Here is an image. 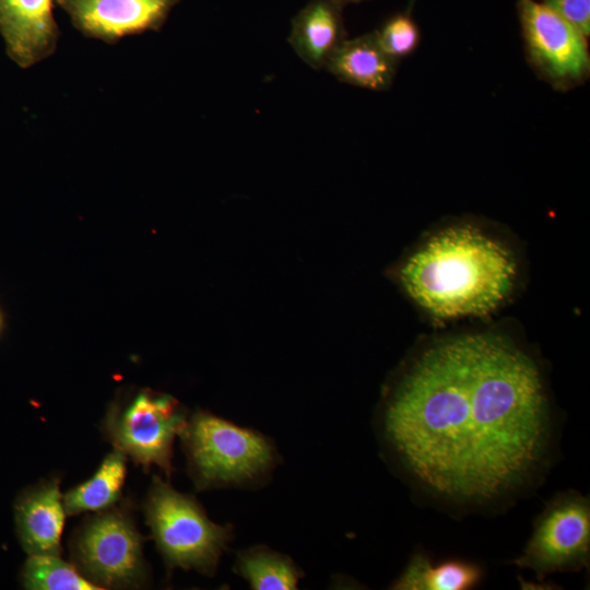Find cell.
<instances>
[{
    "label": "cell",
    "instance_id": "3957f363",
    "mask_svg": "<svg viewBox=\"0 0 590 590\" xmlns=\"http://www.w3.org/2000/svg\"><path fill=\"white\" fill-rule=\"evenodd\" d=\"M179 436L199 491L257 484L278 462L276 449L267 436L205 411L193 413Z\"/></svg>",
    "mask_w": 590,
    "mask_h": 590
},
{
    "label": "cell",
    "instance_id": "7c38bea8",
    "mask_svg": "<svg viewBox=\"0 0 590 590\" xmlns=\"http://www.w3.org/2000/svg\"><path fill=\"white\" fill-rule=\"evenodd\" d=\"M342 10L334 0H310L292 20L287 40L310 68L324 69L346 39Z\"/></svg>",
    "mask_w": 590,
    "mask_h": 590
},
{
    "label": "cell",
    "instance_id": "9a60e30c",
    "mask_svg": "<svg viewBox=\"0 0 590 590\" xmlns=\"http://www.w3.org/2000/svg\"><path fill=\"white\" fill-rule=\"evenodd\" d=\"M127 456L114 449L87 481L63 495L67 515L102 511L110 508L120 497L127 473Z\"/></svg>",
    "mask_w": 590,
    "mask_h": 590
},
{
    "label": "cell",
    "instance_id": "44dd1931",
    "mask_svg": "<svg viewBox=\"0 0 590 590\" xmlns=\"http://www.w3.org/2000/svg\"><path fill=\"white\" fill-rule=\"evenodd\" d=\"M3 324H4V317H3V314H2V311L0 309V334H1L2 330H3Z\"/></svg>",
    "mask_w": 590,
    "mask_h": 590
},
{
    "label": "cell",
    "instance_id": "d6986e66",
    "mask_svg": "<svg viewBox=\"0 0 590 590\" xmlns=\"http://www.w3.org/2000/svg\"><path fill=\"white\" fill-rule=\"evenodd\" d=\"M574 24L587 37L590 35V0H540Z\"/></svg>",
    "mask_w": 590,
    "mask_h": 590
},
{
    "label": "cell",
    "instance_id": "ffe728a7",
    "mask_svg": "<svg viewBox=\"0 0 590 590\" xmlns=\"http://www.w3.org/2000/svg\"><path fill=\"white\" fill-rule=\"evenodd\" d=\"M338 4H340L342 8H344V5L346 4H351V3H359L362 1H366V0H334Z\"/></svg>",
    "mask_w": 590,
    "mask_h": 590
},
{
    "label": "cell",
    "instance_id": "9c48e42d",
    "mask_svg": "<svg viewBox=\"0 0 590 590\" xmlns=\"http://www.w3.org/2000/svg\"><path fill=\"white\" fill-rule=\"evenodd\" d=\"M179 0H56L84 36L113 44L158 31Z\"/></svg>",
    "mask_w": 590,
    "mask_h": 590
},
{
    "label": "cell",
    "instance_id": "277c9868",
    "mask_svg": "<svg viewBox=\"0 0 590 590\" xmlns=\"http://www.w3.org/2000/svg\"><path fill=\"white\" fill-rule=\"evenodd\" d=\"M146 523L167 568L213 576L234 538L232 524L211 521L192 495L154 476L144 503Z\"/></svg>",
    "mask_w": 590,
    "mask_h": 590
},
{
    "label": "cell",
    "instance_id": "8fae6325",
    "mask_svg": "<svg viewBox=\"0 0 590 590\" xmlns=\"http://www.w3.org/2000/svg\"><path fill=\"white\" fill-rule=\"evenodd\" d=\"M66 509L59 481H47L26 491L15 504V523L23 548L30 555L61 553Z\"/></svg>",
    "mask_w": 590,
    "mask_h": 590
},
{
    "label": "cell",
    "instance_id": "4fadbf2b",
    "mask_svg": "<svg viewBox=\"0 0 590 590\" xmlns=\"http://www.w3.org/2000/svg\"><path fill=\"white\" fill-rule=\"evenodd\" d=\"M399 60L387 55L374 32L345 39L332 54L324 69L339 81L370 91H388Z\"/></svg>",
    "mask_w": 590,
    "mask_h": 590
},
{
    "label": "cell",
    "instance_id": "ac0fdd59",
    "mask_svg": "<svg viewBox=\"0 0 590 590\" xmlns=\"http://www.w3.org/2000/svg\"><path fill=\"white\" fill-rule=\"evenodd\" d=\"M384 51L401 60L415 51L421 42V32L410 13H397L375 31Z\"/></svg>",
    "mask_w": 590,
    "mask_h": 590
},
{
    "label": "cell",
    "instance_id": "2e32d148",
    "mask_svg": "<svg viewBox=\"0 0 590 590\" xmlns=\"http://www.w3.org/2000/svg\"><path fill=\"white\" fill-rule=\"evenodd\" d=\"M233 570L255 590L296 589L304 576L291 557L264 545L239 551Z\"/></svg>",
    "mask_w": 590,
    "mask_h": 590
},
{
    "label": "cell",
    "instance_id": "5bb4252c",
    "mask_svg": "<svg viewBox=\"0 0 590 590\" xmlns=\"http://www.w3.org/2000/svg\"><path fill=\"white\" fill-rule=\"evenodd\" d=\"M481 577V568L473 563L452 559L433 565L427 556L416 553L391 588L399 590H465L475 586Z\"/></svg>",
    "mask_w": 590,
    "mask_h": 590
},
{
    "label": "cell",
    "instance_id": "8992f818",
    "mask_svg": "<svg viewBox=\"0 0 590 590\" xmlns=\"http://www.w3.org/2000/svg\"><path fill=\"white\" fill-rule=\"evenodd\" d=\"M187 421L186 411L175 398L142 390L126 405L110 409L104 429L115 449L145 470L157 465L170 476L174 441Z\"/></svg>",
    "mask_w": 590,
    "mask_h": 590
},
{
    "label": "cell",
    "instance_id": "30bf717a",
    "mask_svg": "<svg viewBox=\"0 0 590 590\" xmlns=\"http://www.w3.org/2000/svg\"><path fill=\"white\" fill-rule=\"evenodd\" d=\"M55 0H0V34L8 56L30 68L54 54L59 38Z\"/></svg>",
    "mask_w": 590,
    "mask_h": 590
},
{
    "label": "cell",
    "instance_id": "6da1fadb",
    "mask_svg": "<svg viewBox=\"0 0 590 590\" xmlns=\"http://www.w3.org/2000/svg\"><path fill=\"white\" fill-rule=\"evenodd\" d=\"M380 426L390 451L421 487L463 505L523 487L551 437L535 363L492 333L425 349L386 393Z\"/></svg>",
    "mask_w": 590,
    "mask_h": 590
},
{
    "label": "cell",
    "instance_id": "e0dca14e",
    "mask_svg": "<svg viewBox=\"0 0 590 590\" xmlns=\"http://www.w3.org/2000/svg\"><path fill=\"white\" fill-rule=\"evenodd\" d=\"M23 585L34 590L101 589L57 555H30L22 570Z\"/></svg>",
    "mask_w": 590,
    "mask_h": 590
},
{
    "label": "cell",
    "instance_id": "5b68a950",
    "mask_svg": "<svg viewBox=\"0 0 590 590\" xmlns=\"http://www.w3.org/2000/svg\"><path fill=\"white\" fill-rule=\"evenodd\" d=\"M142 540L129 514L105 509L74 534L72 562L101 589L139 586L146 576Z\"/></svg>",
    "mask_w": 590,
    "mask_h": 590
},
{
    "label": "cell",
    "instance_id": "7a4b0ae2",
    "mask_svg": "<svg viewBox=\"0 0 590 590\" xmlns=\"http://www.w3.org/2000/svg\"><path fill=\"white\" fill-rule=\"evenodd\" d=\"M515 275L509 251L472 225L440 231L399 270L406 293L437 318L489 312L510 292Z\"/></svg>",
    "mask_w": 590,
    "mask_h": 590
},
{
    "label": "cell",
    "instance_id": "ba28073f",
    "mask_svg": "<svg viewBox=\"0 0 590 590\" xmlns=\"http://www.w3.org/2000/svg\"><path fill=\"white\" fill-rule=\"evenodd\" d=\"M590 505L577 492L555 495L534 523L523 553L512 563L543 579L556 571H577L588 566Z\"/></svg>",
    "mask_w": 590,
    "mask_h": 590
},
{
    "label": "cell",
    "instance_id": "52a82bcc",
    "mask_svg": "<svg viewBox=\"0 0 590 590\" xmlns=\"http://www.w3.org/2000/svg\"><path fill=\"white\" fill-rule=\"evenodd\" d=\"M517 13L526 58L541 80L566 92L589 79L588 37L581 31L536 0H518Z\"/></svg>",
    "mask_w": 590,
    "mask_h": 590
}]
</instances>
